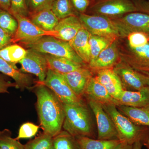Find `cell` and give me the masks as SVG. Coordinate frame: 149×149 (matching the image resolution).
I'll list each match as a JSON object with an SVG mask.
<instances>
[{"label":"cell","mask_w":149,"mask_h":149,"mask_svg":"<svg viewBox=\"0 0 149 149\" xmlns=\"http://www.w3.org/2000/svg\"><path fill=\"white\" fill-rule=\"evenodd\" d=\"M37 108L40 125L44 133L53 138L63 128L65 117L63 104L52 91L37 82L35 87Z\"/></svg>","instance_id":"obj_1"},{"label":"cell","mask_w":149,"mask_h":149,"mask_svg":"<svg viewBox=\"0 0 149 149\" xmlns=\"http://www.w3.org/2000/svg\"><path fill=\"white\" fill-rule=\"evenodd\" d=\"M65 117L63 128L74 137L92 138L94 124L90 107L85 103L80 105L63 104Z\"/></svg>","instance_id":"obj_2"},{"label":"cell","mask_w":149,"mask_h":149,"mask_svg":"<svg viewBox=\"0 0 149 149\" xmlns=\"http://www.w3.org/2000/svg\"><path fill=\"white\" fill-rule=\"evenodd\" d=\"M103 107L114 123L118 139L121 143L133 145L136 142H146L149 127L136 125L118 109L115 104L102 105Z\"/></svg>","instance_id":"obj_3"},{"label":"cell","mask_w":149,"mask_h":149,"mask_svg":"<svg viewBox=\"0 0 149 149\" xmlns=\"http://www.w3.org/2000/svg\"><path fill=\"white\" fill-rule=\"evenodd\" d=\"M24 45L28 49L41 53L65 58L78 63H85L74 52L69 42L53 36H45L33 42Z\"/></svg>","instance_id":"obj_4"},{"label":"cell","mask_w":149,"mask_h":149,"mask_svg":"<svg viewBox=\"0 0 149 149\" xmlns=\"http://www.w3.org/2000/svg\"><path fill=\"white\" fill-rule=\"evenodd\" d=\"M83 27L91 35L105 37L113 42L120 36L113 19L109 17L85 13L78 14Z\"/></svg>","instance_id":"obj_5"},{"label":"cell","mask_w":149,"mask_h":149,"mask_svg":"<svg viewBox=\"0 0 149 149\" xmlns=\"http://www.w3.org/2000/svg\"><path fill=\"white\" fill-rule=\"evenodd\" d=\"M41 83L52 91L63 104L80 105L85 103L83 98L78 97L72 91L62 74L52 70L48 69L45 81Z\"/></svg>","instance_id":"obj_6"},{"label":"cell","mask_w":149,"mask_h":149,"mask_svg":"<svg viewBox=\"0 0 149 149\" xmlns=\"http://www.w3.org/2000/svg\"><path fill=\"white\" fill-rule=\"evenodd\" d=\"M92 15L117 17L139 12L135 0H99L91 4L88 8Z\"/></svg>","instance_id":"obj_7"},{"label":"cell","mask_w":149,"mask_h":149,"mask_svg":"<svg viewBox=\"0 0 149 149\" xmlns=\"http://www.w3.org/2000/svg\"><path fill=\"white\" fill-rule=\"evenodd\" d=\"M13 15L18 22V27L12 38V44L19 42L21 44H29L45 36H50L56 37V31H46L36 26L28 17L18 14Z\"/></svg>","instance_id":"obj_8"},{"label":"cell","mask_w":149,"mask_h":149,"mask_svg":"<svg viewBox=\"0 0 149 149\" xmlns=\"http://www.w3.org/2000/svg\"><path fill=\"white\" fill-rule=\"evenodd\" d=\"M120 36H128L133 32H141L149 36V14L141 12L126 14L113 19Z\"/></svg>","instance_id":"obj_9"},{"label":"cell","mask_w":149,"mask_h":149,"mask_svg":"<svg viewBox=\"0 0 149 149\" xmlns=\"http://www.w3.org/2000/svg\"><path fill=\"white\" fill-rule=\"evenodd\" d=\"M113 70L120 78L123 91H140L149 87V74L128 65L118 64Z\"/></svg>","instance_id":"obj_10"},{"label":"cell","mask_w":149,"mask_h":149,"mask_svg":"<svg viewBox=\"0 0 149 149\" xmlns=\"http://www.w3.org/2000/svg\"><path fill=\"white\" fill-rule=\"evenodd\" d=\"M88 104L95 118L98 139L119 140L113 121L103 107L102 105L91 99H87Z\"/></svg>","instance_id":"obj_11"},{"label":"cell","mask_w":149,"mask_h":149,"mask_svg":"<svg viewBox=\"0 0 149 149\" xmlns=\"http://www.w3.org/2000/svg\"><path fill=\"white\" fill-rule=\"evenodd\" d=\"M19 63L21 64L22 72L35 74L39 83L45 81L49 69L45 54L28 49L26 55Z\"/></svg>","instance_id":"obj_12"},{"label":"cell","mask_w":149,"mask_h":149,"mask_svg":"<svg viewBox=\"0 0 149 149\" xmlns=\"http://www.w3.org/2000/svg\"><path fill=\"white\" fill-rule=\"evenodd\" d=\"M92 70L89 67L85 66L62 74L73 92L78 97L83 98L88 83L93 77Z\"/></svg>","instance_id":"obj_13"},{"label":"cell","mask_w":149,"mask_h":149,"mask_svg":"<svg viewBox=\"0 0 149 149\" xmlns=\"http://www.w3.org/2000/svg\"><path fill=\"white\" fill-rule=\"evenodd\" d=\"M95 77L112 97L117 101L123 90L120 78L113 69L106 68L98 70Z\"/></svg>","instance_id":"obj_14"},{"label":"cell","mask_w":149,"mask_h":149,"mask_svg":"<svg viewBox=\"0 0 149 149\" xmlns=\"http://www.w3.org/2000/svg\"><path fill=\"white\" fill-rule=\"evenodd\" d=\"M0 72L14 80L16 88L24 91L32 88L34 80L31 74L24 73L0 57Z\"/></svg>","instance_id":"obj_15"},{"label":"cell","mask_w":149,"mask_h":149,"mask_svg":"<svg viewBox=\"0 0 149 149\" xmlns=\"http://www.w3.org/2000/svg\"><path fill=\"white\" fill-rule=\"evenodd\" d=\"M82 27L83 25L77 15H72L60 19L54 29L57 34L56 38L69 42Z\"/></svg>","instance_id":"obj_16"},{"label":"cell","mask_w":149,"mask_h":149,"mask_svg":"<svg viewBox=\"0 0 149 149\" xmlns=\"http://www.w3.org/2000/svg\"><path fill=\"white\" fill-rule=\"evenodd\" d=\"M84 96L87 99L93 100L102 105L110 104L118 105L117 101L112 97L95 77L91 78L85 89Z\"/></svg>","instance_id":"obj_17"},{"label":"cell","mask_w":149,"mask_h":149,"mask_svg":"<svg viewBox=\"0 0 149 149\" xmlns=\"http://www.w3.org/2000/svg\"><path fill=\"white\" fill-rule=\"evenodd\" d=\"M118 57V52L116 45L112 43L103 50L97 56L90 61L89 67L92 70L98 71L101 70L111 68Z\"/></svg>","instance_id":"obj_18"},{"label":"cell","mask_w":149,"mask_h":149,"mask_svg":"<svg viewBox=\"0 0 149 149\" xmlns=\"http://www.w3.org/2000/svg\"><path fill=\"white\" fill-rule=\"evenodd\" d=\"M117 105L135 107L149 105V87L140 91H123L118 99Z\"/></svg>","instance_id":"obj_19"},{"label":"cell","mask_w":149,"mask_h":149,"mask_svg":"<svg viewBox=\"0 0 149 149\" xmlns=\"http://www.w3.org/2000/svg\"><path fill=\"white\" fill-rule=\"evenodd\" d=\"M91 34L82 27L69 43L74 52L85 63H89L91 60V49L89 40Z\"/></svg>","instance_id":"obj_20"},{"label":"cell","mask_w":149,"mask_h":149,"mask_svg":"<svg viewBox=\"0 0 149 149\" xmlns=\"http://www.w3.org/2000/svg\"><path fill=\"white\" fill-rule=\"evenodd\" d=\"M131 56L129 63L136 70L149 73V42L142 45L130 48Z\"/></svg>","instance_id":"obj_21"},{"label":"cell","mask_w":149,"mask_h":149,"mask_svg":"<svg viewBox=\"0 0 149 149\" xmlns=\"http://www.w3.org/2000/svg\"><path fill=\"white\" fill-rule=\"evenodd\" d=\"M44 54L49 69L60 74H66L86 66L85 63H78L65 58Z\"/></svg>","instance_id":"obj_22"},{"label":"cell","mask_w":149,"mask_h":149,"mask_svg":"<svg viewBox=\"0 0 149 149\" xmlns=\"http://www.w3.org/2000/svg\"><path fill=\"white\" fill-rule=\"evenodd\" d=\"M118 109L133 123L141 126L149 127V105L135 107L118 105Z\"/></svg>","instance_id":"obj_23"},{"label":"cell","mask_w":149,"mask_h":149,"mask_svg":"<svg viewBox=\"0 0 149 149\" xmlns=\"http://www.w3.org/2000/svg\"><path fill=\"white\" fill-rule=\"evenodd\" d=\"M32 23L37 27L46 31H55L59 19L51 9L40 11L31 14L28 17Z\"/></svg>","instance_id":"obj_24"},{"label":"cell","mask_w":149,"mask_h":149,"mask_svg":"<svg viewBox=\"0 0 149 149\" xmlns=\"http://www.w3.org/2000/svg\"><path fill=\"white\" fill-rule=\"evenodd\" d=\"M75 138L81 149H116L121 143L119 140H95L84 136Z\"/></svg>","instance_id":"obj_25"},{"label":"cell","mask_w":149,"mask_h":149,"mask_svg":"<svg viewBox=\"0 0 149 149\" xmlns=\"http://www.w3.org/2000/svg\"><path fill=\"white\" fill-rule=\"evenodd\" d=\"M27 53V50L17 44H12L0 50V57L17 68L16 64L21 61Z\"/></svg>","instance_id":"obj_26"},{"label":"cell","mask_w":149,"mask_h":149,"mask_svg":"<svg viewBox=\"0 0 149 149\" xmlns=\"http://www.w3.org/2000/svg\"><path fill=\"white\" fill-rule=\"evenodd\" d=\"M54 149H81L76 138L64 130H62L53 138Z\"/></svg>","instance_id":"obj_27"},{"label":"cell","mask_w":149,"mask_h":149,"mask_svg":"<svg viewBox=\"0 0 149 149\" xmlns=\"http://www.w3.org/2000/svg\"><path fill=\"white\" fill-rule=\"evenodd\" d=\"M51 10L59 20L79 14L74 8L71 0H53Z\"/></svg>","instance_id":"obj_28"},{"label":"cell","mask_w":149,"mask_h":149,"mask_svg":"<svg viewBox=\"0 0 149 149\" xmlns=\"http://www.w3.org/2000/svg\"><path fill=\"white\" fill-rule=\"evenodd\" d=\"M91 52V60L96 58L105 49L113 42L105 37L90 35L89 40Z\"/></svg>","instance_id":"obj_29"},{"label":"cell","mask_w":149,"mask_h":149,"mask_svg":"<svg viewBox=\"0 0 149 149\" xmlns=\"http://www.w3.org/2000/svg\"><path fill=\"white\" fill-rule=\"evenodd\" d=\"M0 27L11 37L15 34L18 22L15 17L7 11L0 8Z\"/></svg>","instance_id":"obj_30"},{"label":"cell","mask_w":149,"mask_h":149,"mask_svg":"<svg viewBox=\"0 0 149 149\" xmlns=\"http://www.w3.org/2000/svg\"><path fill=\"white\" fill-rule=\"evenodd\" d=\"M24 146L25 149H49L53 147V137L43 132Z\"/></svg>","instance_id":"obj_31"},{"label":"cell","mask_w":149,"mask_h":149,"mask_svg":"<svg viewBox=\"0 0 149 149\" xmlns=\"http://www.w3.org/2000/svg\"><path fill=\"white\" fill-rule=\"evenodd\" d=\"M1 149H25L24 145L12 137L11 132L8 129L0 131Z\"/></svg>","instance_id":"obj_32"},{"label":"cell","mask_w":149,"mask_h":149,"mask_svg":"<svg viewBox=\"0 0 149 149\" xmlns=\"http://www.w3.org/2000/svg\"><path fill=\"white\" fill-rule=\"evenodd\" d=\"M53 0H26L29 16L40 11L51 9Z\"/></svg>","instance_id":"obj_33"},{"label":"cell","mask_w":149,"mask_h":149,"mask_svg":"<svg viewBox=\"0 0 149 149\" xmlns=\"http://www.w3.org/2000/svg\"><path fill=\"white\" fill-rule=\"evenodd\" d=\"M39 129L38 125L32 123H23L19 128L18 135L15 139L18 141L21 139H30L36 135Z\"/></svg>","instance_id":"obj_34"},{"label":"cell","mask_w":149,"mask_h":149,"mask_svg":"<svg viewBox=\"0 0 149 149\" xmlns=\"http://www.w3.org/2000/svg\"><path fill=\"white\" fill-rule=\"evenodd\" d=\"M129 48H134L149 42V36L141 32H133L127 36Z\"/></svg>","instance_id":"obj_35"},{"label":"cell","mask_w":149,"mask_h":149,"mask_svg":"<svg viewBox=\"0 0 149 149\" xmlns=\"http://www.w3.org/2000/svg\"><path fill=\"white\" fill-rule=\"evenodd\" d=\"M10 8L9 12L11 14H18L26 17H29L26 0H10Z\"/></svg>","instance_id":"obj_36"},{"label":"cell","mask_w":149,"mask_h":149,"mask_svg":"<svg viewBox=\"0 0 149 149\" xmlns=\"http://www.w3.org/2000/svg\"><path fill=\"white\" fill-rule=\"evenodd\" d=\"M74 8L79 13H85L90 5V0H71Z\"/></svg>","instance_id":"obj_37"},{"label":"cell","mask_w":149,"mask_h":149,"mask_svg":"<svg viewBox=\"0 0 149 149\" xmlns=\"http://www.w3.org/2000/svg\"><path fill=\"white\" fill-rule=\"evenodd\" d=\"M13 87L16 88L15 83H12L7 80L3 75L0 74V94L9 93L8 89Z\"/></svg>","instance_id":"obj_38"},{"label":"cell","mask_w":149,"mask_h":149,"mask_svg":"<svg viewBox=\"0 0 149 149\" xmlns=\"http://www.w3.org/2000/svg\"><path fill=\"white\" fill-rule=\"evenodd\" d=\"M12 37L0 27V50L12 44Z\"/></svg>","instance_id":"obj_39"},{"label":"cell","mask_w":149,"mask_h":149,"mask_svg":"<svg viewBox=\"0 0 149 149\" xmlns=\"http://www.w3.org/2000/svg\"><path fill=\"white\" fill-rule=\"evenodd\" d=\"M139 12L149 14V0H135Z\"/></svg>","instance_id":"obj_40"},{"label":"cell","mask_w":149,"mask_h":149,"mask_svg":"<svg viewBox=\"0 0 149 149\" xmlns=\"http://www.w3.org/2000/svg\"><path fill=\"white\" fill-rule=\"evenodd\" d=\"M10 0H0V8L9 11L10 8Z\"/></svg>","instance_id":"obj_41"},{"label":"cell","mask_w":149,"mask_h":149,"mask_svg":"<svg viewBox=\"0 0 149 149\" xmlns=\"http://www.w3.org/2000/svg\"><path fill=\"white\" fill-rule=\"evenodd\" d=\"M116 149H133V145L121 143L120 145Z\"/></svg>","instance_id":"obj_42"},{"label":"cell","mask_w":149,"mask_h":149,"mask_svg":"<svg viewBox=\"0 0 149 149\" xmlns=\"http://www.w3.org/2000/svg\"><path fill=\"white\" fill-rule=\"evenodd\" d=\"M143 143L141 141L136 142L133 144V149H141L143 146Z\"/></svg>","instance_id":"obj_43"},{"label":"cell","mask_w":149,"mask_h":149,"mask_svg":"<svg viewBox=\"0 0 149 149\" xmlns=\"http://www.w3.org/2000/svg\"><path fill=\"white\" fill-rule=\"evenodd\" d=\"M144 144L146 146L148 149H149V127L148 134V137H147V139L146 140V142L144 143Z\"/></svg>","instance_id":"obj_44"},{"label":"cell","mask_w":149,"mask_h":149,"mask_svg":"<svg viewBox=\"0 0 149 149\" xmlns=\"http://www.w3.org/2000/svg\"><path fill=\"white\" fill-rule=\"evenodd\" d=\"M99 0H90V4L91 3H93L96 2L97 1Z\"/></svg>","instance_id":"obj_45"},{"label":"cell","mask_w":149,"mask_h":149,"mask_svg":"<svg viewBox=\"0 0 149 149\" xmlns=\"http://www.w3.org/2000/svg\"><path fill=\"white\" fill-rule=\"evenodd\" d=\"M49 149H54L53 146V147H52V148H50Z\"/></svg>","instance_id":"obj_46"},{"label":"cell","mask_w":149,"mask_h":149,"mask_svg":"<svg viewBox=\"0 0 149 149\" xmlns=\"http://www.w3.org/2000/svg\"><path fill=\"white\" fill-rule=\"evenodd\" d=\"M0 149H1V148H0Z\"/></svg>","instance_id":"obj_47"},{"label":"cell","mask_w":149,"mask_h":149,"mask_svg":"<svg viewBox=\"0 0 149 149\" xmlns=\"http://www.w3.org/2000/svg\"><path fill=\"white\" fill-rule=\"evenodd\" d=\"M148 74H149V73H148Z\"/></svg>","instance_id":"obj_48"}]
</instances>
